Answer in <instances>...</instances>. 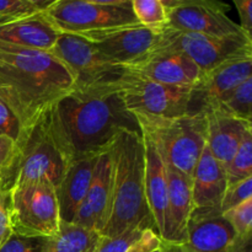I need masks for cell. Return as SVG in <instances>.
Returning a JSON list of instances; mask_svg holds the SVG:
<instances>
[{"label":"cell","instance_id":"6da1fadb","mask_svg":"<svg viewBox=\"0 0 252 252\" xmlns=\"http://www.w3.org/2000/svg\"><path fill=\"white\" fill-rule=\"evenodd\" d=\"M47 120L54 142L69 161L105 152L121 130L142 132L123 102L118 83L74 88L53 106Z\"/></svg>","mask_w":252,"mask_h":252},{"label":"cell","instance_id":"7a4b0ae2","mask_svg":"<svg viewBox=\"0 0 252 252\" xmlns=\"http://www.w3.org/2000/svg\"><path fill=\"white\" fill-rule=\"evenodd\" d=\"M74 84L71 71L52 52L0 42V98L19 120V140L73 90Z\"/></svg>","mask_w":252,"mask_h":252},{"label":"cell","instance_id":"3957f363","mask_svg":"<svg viewBox=\"0 0 252 252\" xmlns=\"http://www.w3.org/2000/svg\"><path fill=\"white\" fill-rule=\"evenodd\" d=\"M108 150L112 161V203L110 218L101 235L116 238L129 229L153 230L158 234L145 196L142 132L121 130Z\"/></svg>","mask_w":252,"mask_h":252},{"label":"cell","instance_id":"277c9868","mask_svg":"<svg viewBox=\"0 0 252 252\" xmlns=\"http://www.w3.org/2000/svg\"><path fill=\"white\" fill-rule=\"evenodd\" d=\"M142 133L157 144L167 165L192 181L194 169L207 145L206 113L162 118L134 115Z\"/></svg>","mask_w":252,"mask_h":252},{"label":"cell","instance_id":"5b68a950","mask_svg":"<svg viewBox=\"0 0 252 252\" xmlns=\"http://www.w3.org/2000/svg\"><path fill=\"white\" fill-rule=\"evenodd\" d=\"M179 53L191 59L202 74L231 59L252 56V38L248 36L212 37L207 34L172 30H160L152 53Z\"/></svg>","mask_w":252,"mask_h":252},{"label":"cell","instance_id":"8992f818","mask_svg":"<svg viewBox=\"0 0 252 252\" xmlns=\"http://www.w3.org/2000/svg\"><path fill=\"white\" fill-rule=\"evenodd\" d=\"M46 14L61 33L79 34L139 24L132 0H53Z\"/></svg>","mask_w":252,"mask_h":252},{"label":"cell","instance_id":"52a82bcc","mask_svg":"<svg viewBox=\"0 0 252 252\" xmlns=\"http://www.w3.org/2000/svg\"><path fill=\"white\" fill-rule=\"evenodd\" d=\"M17 147L19 158L12 187L33 182H48L54 187L58 186L70 161L54 142L47 116L17 142Z\"/></svg>","mask_w":252,"mask_h":252},{"label":"cell","instance_id":"ba28073f","mask_svg":"<svg viewBox=\"0 0 252 252\" xmlns=\"http://www.w3.org/2000/svg\"><path fill=\"white\" fill-rule=\"evenodd\" d=\"M10 218L12 233L48 239L59 230L56 187L48 182H33L10 189Z\"/></svg>","mask_w":252,"mask_h":252},{"label":"cell","instance_id":"9c48e42d","mask_svg":"<svg viewBox=\"0 0 252 252\" xmlns=\"http://www.w3.org/2000/svg\"><path fill=\"white\" fill-rule=\"evenodd\" d=\"M118 89L133 116L171 118L187 115L191 88L164 85L126 70L118 81Z\"/></svg>","mask_w":252,"mask_h":252},{"label":"cell","instance_id":"30bf717a","mask_svg":"<svg viewBox=\"0 0 252 252\" xmlns=\"http://www.w3.org/2000/svg\"><path fill=\"white\" fill-rule=\"evenodd\" d=\"M49 52L63 62L74 76V88L115 85L126 68L110 63L89 41L79 34L61 33Z\"/></svg>","mask_w":252,"mask_h":252},{"label":"cell","instance_id":"8fae6325","mask_svg":"<svg viewBox=\"0 0 252 252\" xmlns=\"http://www.w3.org/2000/svg\"><path fill=\"white\" fill-rule=\"evenodd\" d=\"M167 12L166 27L212 37L246 36L228 16L230 6L217 0H161ZM249 37V36H248ZM251 38V37H250Z\"/></svg>","mask_w":252,"mask_h":252},{"label":"cell","instance_id":"7c38bea8","mask_svg":"<svg viewBox=\"0 0 252 252\" xmlns=\"http://www.w3.org/2000/svg\"><path fill=\"white\" fill-rule=\"evenodd\" d=\"M159 33L160 30L137 24L84 32L79 36L90 42L110 63L128 68L152 53Z\"/></svg>","mask_w":252,"mask_h":252},{"label":"cell","instance_id":"4fadbf2b","mask_svg":"<svg viewBox=\"0 0 252 252\" xmlns=\"http://www.w3.org/2000/svg\"><path fill=\"white\" fill-rule=\"evenodd\" d=\"M252 56L231 59L199 76L191 88L187 115L207 113L248 79L252 78Z\"/></svg>","mask_w":252,"mask_h":252},{"label":"cell","instance_id":"5bb4252c","mask_svg":"<svg viewBox=\"0 0 252 252\" xmlns=\"http://www.w3.org/2000/svg\"><path fill=\"white\" fill-rule=\"evenodd\" d=\"M112 203V161L110 150L98 154L90 187L73 223L102 233Z\"/></svg>","mask_w":252,"mask_h":252},{"label":"cell","instance_id":"9a60e30c","mask_svg":"<svg viewBox=\"0 0 252 252\" xmlns=\"http://www.w3.org/2000/svg\"><path fill=\"white\" fill-rule=\"evenodd\" d=\"M235 236L230 224L218 209H193L187 225V238L179 245L182 252H229Z\"/></svg>","mask_w":252,"mask_h":252},{"label":"cell","instance_id":"2e32d148","mask_svg":"<svg viewBox=\"0 0 252 252\" xmlns=\"http://www.w3.org/2000/svg\"><path fill=\"white\" fill-rule=\"evenodd\" d=\"M130 74L180 88H192L201 76L198 66L187 57L179 53H150L139 63L126 68Z\"/></svg>","mask_w":252,"mask_h":252},{"label":"cell","instance_id":"e0dca14e","mask_svg":"<svg viewBox=\"0 0 252 252\" xmlns=\"http://www.w3.org/2000/svg\"><path fill=\"white\" fill-rule=\"evenodd\" d=\"M166 167L169 189L161 240L167 244L181 245L187 238V225L193 211L192 181L170 165L166 164Z\"/></svg>","mask_w":252,"mask_h":252},{"label":"cell","instance_id":"ac0fdd59","mask_svg":"<svg viewBox=\"0 0 252 252\" xmlns=\"http://www.w3.org/2000/svg\"><path fill=\"white\" fill-rule=\"evenodd\" d=\"M97 158L98 154L84 155L69 162L63 179L56 187L61 221L73 223L90 187Z\"/></svg>","mask_w":252,"mask_h":252},{"label":"cell","instance_id":"d6986e66","mask_svg":"<svg viewBox=\"0 0 252 252\" xmlns=\"http://www.w3.org/2000/svg\"><path fill=\"white\" fill-rule=\"evenodd\" d=\"M59 36L61 32L46 11L0 25V42L22 48L49 52Z\"/></svg>","mask_w":252,"mask_h":252},{"label":"cell","instance_id":"ffe728a7","mask_svg":"<svg viewBox=\"0 0 252 252\" xmlns=\"http://www.w3.org/2000/svg\"><path fill=\"white\" fill-rule=\"evenodd\" d=\"M143 135L145 150V196L157 231L161 239L164 233L167 203V167L161 153L149 135Z\"/></svg>","mask_w":252,"mask_h":252},{"label":"cell","instance_id":"44dd1931","mask_svg":"<svg viewBox=\"0 0 252 252\" xmlns=\"http://www.w3.org/2000/svg\"><path fill=\"white\" fill-rule=\"evenodd\" d=\"M207 117V148L224 167L231 161L252 122L240 120L220 110H212Z\"/></svg>","mask_w":252,"mask_h":252},{"label":"cell","instance_id":"7402d4cb","mask_svg":"<svg viewBox=\"0 0 252 252\" xmlns=\"http://www.w3.org/2000/svg\"><path fill=\"white\" fill-rule=\"evenodd\" d=\"M228 189L225 167L204 148L192 177L193 209H218Z\"/></svg>","mask_w":252,"mask_h":252},{"label":"cell","instance_id":"603a6c76","mask_svg":"<svg viewBox=\"0 0 252 252\" xmlns=\"http://www.w3.org/2000/svg\"><path fill=\"white\" fill-rule=\"evenodd\" d=\"M101 240L98 231L61 221L58 233L44 240L41 252H95Z\"/></svg>","mask_w":252,"mask_h":252},{"label":"cell","instance_id":"cb8c5ba5","mask_svg":"<svg viewBox=\"0 0 252 252\" xmlns=\"http://www.w3.org/2000/svg\"><path fill=\"white\" fill-rule=\"evenodd\" d=\"M212 110H220L228 115L251 122L252 118V78L234 89L226 97ZM211 110V111H212Z\"/></svg>","mask_w":252,"mask_h":252},{"label":"cell","instance_id":"d4e9b609","mask_svg":"<svg viewBox=\"0 0 252 252\" xmlns=\"http://www.w3.org/2000/svg\"><path fill=\"white\" fill-rule=\"evenodd\" d=\"M225 174L228 187L252 177V129L245 133L233 159L226 165Z\"/></svg>","mask_w":252,"mask_h":252},{"label":"cell","instance_id":"484cf974","mask_svg":"<svg viewBox=\"0 0 252 252\" xmlns=\"http://www.w3.org/2000/svg\"><path fill=\"white\" fill-rule=\"evenodd\" d=\"M53 0H0V25L43 12Z\"/></svg>","mask_w":252,"mask_h":252},{"label":"cell","instance_id":"4316f807","mask_svg":"<svg viewBox=\"0 0 252 252\" xmlns=\"http://www.w3.org/2000/svg\"><path fill=\"white\" fill-rule=\"evenodd\" d=\"M132 9L140 25L161 30L167 25V12L161 0H132Z\"/></svg>","mask_w":252,"mask_h":252},{"label":"cell","instance_id":"83f0119b","mask_svg":"<svg viewBox=\"0 0 252 252\" xmlns=\"http://www.w3.org/2000/svg\"><path fill=\"white\" fill-rule=\"evenodd\" d=\"M19 147L16 140L0 135V189H11L14 185Z\"/></svg>","mask_w":252,"mask_h":252},{"label":"cell","instance_id":"f1b7e54d","mask_svg":"<svg viewBox=\"0 0 252 252\" xmlns=\"http://www.w3.org/2000/svg\"><path fill=\"white\" fill-rule=\"evenodd\" d=\"M221 216L230 224L236 235L252 233V199L224 212Z\"/></svg>","mask_w":252,"mask_h":252},{"label":"cell","instance_id":"f546056e","mask_svg":"<svg viewBox=\"0 0 252 252\" xmlns=\"http://www.w3.org/2000/svg\"><path fill=\"white\" fill-rule=\"evenodd\" d=\"M144 231L140 229H129L116 238L102 236V240L95 252H127L144 235Z\"/></svg>","mask_w":252,"mask_h":252},{"label":"cell","instance_id":"4dcf8cb0","mask_svg":"<svg viewBox=\"0 0 252 252\" xmlns=\"http://www.w3.org/2000/svg\"><path fill=\"white\" fill-rule=\"evenodd\" d=\"M249 199H252V177L231 185L226 189L220 204V213H224Z\"/></svg>","mask_w":252,"mask_h":252},{"label":"cell","instance_id":"1f68e13d","mask_svg":"<svg viewBox=\"0 0 252 252\" xmlns=\"http://www.w3.org/2000/svg\"><path fill=\"white\" fill-rule=\"evenodd\" d=\"M44 240V238L22 236L12 233L9 240L0 248V252H41Z\"/></svg>","mask_w":252,"mask_h":252},{"label":"cell","instance_id":"d6a6232c","mask_svg":"<svg viewBox=\"0 0 252 252\" xmlns=\"http://www.w3.org/2000/svg\"><path fill=\"white\" fill-rule=\"evenodd\" d=\"M21 128L19 120L9 106L0 98V135H6L14 140H19Z\"/></svg>","mask_w":252,"mask_h":252},{"label":"cell","instance_id":"836d02e7","mask_svg":"<svg viewBox=\"0 0 252 252\" xmlns=\"http://www.w3.org/2000/svg\"><path fill=\"white\" fill-rule=\"evenodd\" d=\"M12 235L10 218V189H0V248Z\"/></svg>","mask_w":252,"mask_h":252},{"label":"cell","instance_id":"e575fe53","mask_svg":"<svg viewBox=\"0 0 252 252\" xmlns=\"http://www.w3.org/2000/svg\"><path fill=\"white\" fill-rule=\"evenodd\" d=\"M162 240L155 231L145 230L144 235L132 246L127 252H153L160 248Z\"/></svg>","mask_w":252,"mask_h":252},{"label":"cell","instance_id":"d590c367","mask_svg":"<svg viewBox=\"0 0 252 252\" xmlns=\"http://www.w3.org/2000/svg\"><path fill=\"white\" fill-rule=\"evenodd\" d=\"M240 16V27L246 36L251 37L252 31V1L251 0H235L234 1ZM252 38V37H251Z\"/></svg>","mask_w":252,"mask_h":252},{"label":"cell","instance_id":"8d00e7d4","mask_svg":"<svg viewBox=\"0 0 252 252\" xmlns=\"http://www.w3.org/2000/svg\"><path fill=\"white\" fill-rule=\"evenodd\" d=\"M229 252H252V233L236 235L231 240Z\"/></svg>","mask_w":252,"mask_h":252},{"label":"cell","instance_id":"74e56055","mask_svg":"<svg viewBox=\"0 0 252 252\" xmlns=\"http://www.w3.org/2000/svg\"><path fill=\"white\" fill-rule=\"evenodd\" d=\"M153 252H182L181 249L179 248V245H174V244H167L162 241L161 246L158 248L157 250H154Z\"/></svg>","mask_w":252,"mask_h":252}]
</instances>
